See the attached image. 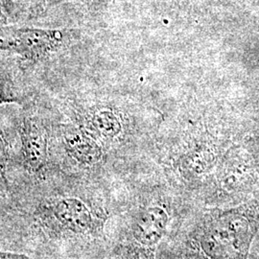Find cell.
I'll return each mask as SVG.
<instances>
[{"instance_id": "obj_1", "label": "cell", "mask_w": 259, "mask_h": 259, "mask_svg": "<svg viewBox=\"0 0 259 259\" xmlns=\"http://www.w3.org/2000/svg\"><path fill=\"white\" fill-rule=\"evenodd\" d=\"M259 229V204L204 213L189 233L185 259H248Z\"/></svg>"}, {"instance_id": "obj_2", "label": "cell", "mask_w": 259, "mask_h": 259, "mask_svg": "<svg viewBox=\"0 0 259 259\" xmlns=\"http://www.w3.org/2000/svg\"><path fill=\"white\" fill-rule=\"evenodd\" d=\"M35 216L48 232L56 235H99L103 220L74 198H64L39 204Z\"/></svg>"}, {"instance_id": "obj_3", "label": "cell", "mask_w": 259, "mask_h": 259, "mask_svg": "<svg viewBox=\"0 0 259 259\" xmlns=\"http://www.w3.org/2000/svg\"><path fill=\"white\" fill-rule=\"evenodd\" d=\"M60 30L0 26V50L19 55L29 63H37L53 55L65 42Z\"/></svg>"}, {"instance_id": "obj_4", "label": "cell", "mask_w": 259, "mask_h": 259, "mask_svg": "<svg viewBox=\"0 0 259 259\" xmlns=\"http://www.w3.org/2000/svg\"><path fill=\"white\" fill-rule=\"evenodd\" d=\"M24 165L33 174L42 173L48 162L49 134L45 121L34 114L22 116L19 127Z\"/></svg>"}, {"instance_id": "obj_5", "label": "cell", "mask_w": 259, "mask_h": 259, "mask_svg": "<svg viewBox=\"0 0 259 259\" xmlns=\"http://www.w3.org/2000/svg\"><path fill=\"white\" fill-rule=\"evenodd\" d=\"M166 213L158 207H152L141 213L134 227V236L141 245H155L162 237L166 228Z\"/></svg>"}, {"instance_id": "obj_6", "label": "cell", "mask_w": 259, "mask_h": 259, "mask_svg": "<svg viewBox=\"0 0 259 259\" xmlns=\"http://www.w3.org/2000/svg\"><path fill=\"white\" fill-rule=\"evenodd\" d=\"M64 141L68 153L79 160L91 161L97 154L93 145L69 130L64 131Z\"/></svg>"}, {"instance_id": "obj_7", "label": "cell", "mask_w": 259, "mask_h": 259, "mask_svg": "<svg viewBox=\"0 0 259 259\" xmlns=\"http://www.w3.org/2000/svg\"><path fill=\"white\" fill-rule=\"evenodd\" d=\"M9 157L8 142L4 135L0 132V184L6 187H8V180L6 178V174Z\"/></svg>"}, {"instance_id": "obj_8", "label": "cell", "mask_w": 259, "mask_h": 259, "mask_svg": "<svg viewBox=\"0 0 259 259\" xmlns=\"http://www.w3.org/2000/svg\"><path fill=\"white\" fill-rule=\"evenodd\" d=\"M23 98L12 89L9 82L0 77V106L7 103H22Z\"/></svg>"}, {"instance_id": "obj_9", "label": "cell", "mask_w": 259, "mask_h": 259, "mask_svg": "<svg viewBox=\"0 0 259 259\" xmlns=\"http://www.w3.org/2000/svg\"><path fill=\"white\" fill-rule=\"evenodd\" d=\"M0 259H31L24 254H19L14 252L0 251Z\"/></svg>"}]
</instances>
